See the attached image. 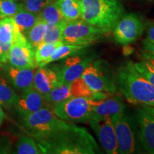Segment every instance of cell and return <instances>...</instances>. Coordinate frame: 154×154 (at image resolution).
I'll use <instances>...</instances> for the list:
<instances>
[{"label":"cell","mask_w":154,"mask_h":154,"mask_svg":"<svg viewBox=\"0 0 154 154\" xmlns=\"http://www.w3.org/2000/svg\"><path fill=\"white\" fill-rule=\"evenodd\" d=\"M43 153L95 154L98 143L84 127L61 119L52 131L36 140Z\"/></svg>","instance_id":"6da1fadb"},{"label":"cell","mask_w":154,"mask_h":154,"mask_svg":"<svg viewBox=\"0 0 154 154\" xmlns=\"http://www.w3.org/2000/svg\"><path fill=\"white\" fill-rule=\"evenodd\" d=\"M117 87L129 103L154 106V86L137 72L132 61L119 67Z\"/></svg>","instance_id":"7a4b0ae2"},{"label":"cell","mask_w":154,"mask_h":154,"mask_svg":"<svg viewBox=\"0 0 154 154\" xmlns=\"http://www.w3.org/2000/svg\"><path fill=\"white\" fill-rule=\"evenodd\" d=\"M82 7V19L109 32L122 16L124 8L119 0H79Z\"/></svg>","instance_id":"3957f363"},{"label":"cell","mask_w":154,"mask_h":154,"mask_svg":"<svg viewBox=\"0 0 154 154\" xmlns=\"http://www.w3.org/2000/svg\"><path fill=\"white\" fill-rule=\"evenodd\" d=\"M102 100L88 97H71L60 102L52 109L57 116L69 122H89L95 106Z\"/></svg>","instance_id":"277c9868"},{"label":"cell","mask_w":154,"mask_h":154,"mask_svg":"<svg viewBox=\"0 0 154 154\" xmlns=\"http://www.w3.org/2000/svg\"><path fill=\"white\" fill-rule=\"evenodd\" d=\"M81 77L94 91L106 94H113L116 91V79L110 66L104 61H92Z\"/></svg>","instance_id":"5b68a950"},{"label":"cell","mask_w":154,"mask_h":154,"mask_svg":"<svg viewBox=\"0 0 154 154\" xmlns=\"http://www.w3.org/2000/svg\"><path fill=\"white\" fill-rule=\"evenodd\" d=\"M103 34L100 29L83 19L71 22L65 20L62 28V41L65 44L87 47L97 41Z\"/></svg>","instance_id":"8992f818"},{"label":"cell","mask_w":154,"mask_h":154,"mask_svg":"<svg viewBox=\"0 0 154 154\" xmlns=\"http://www.w3.org/2000/svg\"><path fill=\"white\" fill-rule=\"evenodd\" d=\"M116 137L117 153L130 154L137 149L138 129L133 124L131 119L126 111L113 116L111 118Z\"/></svg>","instance_id":"52a82bcc"},{"label":"cell","mask_w":154,"mask_h":154,"mask_svg":"<svg viewBox=\"0 0 154 154\" xmlns=\"http://www.w3.org/2000/svg\"><path fill=\"white\" fill-rule=\"evenodd\" d=\"M113 29L116 42L126 45L135 42L142 35L145 24L138 15L131 13L121 17Z\"/></svg>","instance_id":"ba28073f"},{"label":"cell","mask_w":154,"mask_h":154,"mask_svg":"<svg viewBox=\"0 0 154 154\" xmlns=\"http://www.w3.org/2000/svg\"><path fill=\"white\" fill-rule=\"evenodd\" d=\"M89 124L106 153H117L118 145L111 118L92 117L89 121Z\"/></svg>","instance_id":"9c48e42d"},{"label":"cell","mask_w":154,"mask_h":154,"mask_svg":"<svg viewBox=\"0 0 154 154\" xmlns=\"http://www.w3.org/2000/svg\"><path fill=\"white\" fill-rule=\"evenodd\" d=\"M61 84H63L59 66H38L35 71L33 88L43 96Z\"/></svg>","instance_id":"30bf717a"},{"label":"cell","mask_w":154,"mask_h":154,"mask_svg":"<svg viewBox=\"0 0 154 154\" xmlns=\"http://www.w3.org/2000/svg\"><path fill=\"white\" fill-rule=\"evenodd\" d=\"M94 56L78 55L77 54L66 58L60 66L62 84H69L82 76L83 72L94 61Z\"/></svg>","instance_id":"8fae6325"},{"label":"cell","mask_w":154,"mask_h":154,"mask_svg":"<svg viewBox=\"0 0 154 154\" xmlns=\"http://www.w3.org/2000/svg\"><path fill=\"white\" fill-rule=\"evenodd\" d=\"M8 62L17 68L36 69L34 49L26 39L15 42L9 51Z\"/></svg>","instance_id":"7c38bea8"},{"label":"cell","mask_w":154,"mask_h":154,"mask_svg":"<svg viewBox=\"0 0 154 154\" xmlns=\"http://www.w3.org/2000/svg\"><path fill=\"white\" fill-rule=\"evenodd\" d=\"M136 120L142 147L148 153L154 154V120L140 106L136 109Z\"/></svg>","instance_id":"4fadbf2b"},{"label":"cell","mask_w":154,"mask_h":154,"mask_svg":"<svg viewBox=\"0 0 154 154\" xmlns=\"http://www.w3.org/2000/svg\"><path fill=\"white\" fill-rule=\"evenodd\" d=\"M47 105L44 96L32 87L22 91V96H19L14 108L24 117L47 106Z\"/></svg>","instance_id":"5bb4252c"},{"label":"cell","mask_w":154,"mask_h":154,"mask_svg":"<svg viewBox=\"0 0 154 154\" xmlns=\"http://www.w3.org/2000/svg\"><path fill=\"white\" fill-rule=\"evenodd\" d=\"M126 109L124 101L120 96L106 97L97 104L93 110L92 117H111L123 112Z\"/></svg>","instance_id":"9a60e30c"},{"label":"cell","mask_w":154,"mask_h":154,"mask_svg":"<svg viewBox=\"0 0 154 154\" xmlns=\"http://www.w3.org/2000/svg\"><path fill=\"white\" fill-rule=\"evenodd\" d=\"M35 71L36 69L10 66L8 70V74L13 86L18 90L24 91L33 87Z\"/></svg>","instance_id":"2e32d148"},{"label":"cell","mask_w":154,"mask_h":154,"mask_svg":"<svg viewBox=\"0 0 154 154\" xmlns=\"http://www.w3.org/2000/svg\"><path fill=\"white\" fill-rule=\"evenodd\" d=\"M11 17H5L0 23V43L12 44L17 42L26 40Z\"/></svg>","instance_id":"e0dca14e"},{"label":"cell","mask_w":154,"mask_h":154,"mask_svg":"<svg viewBox=\"0 0 154 154\" xmlns=\"http://www.w3.org/2000/svg\"><path fill=\"white\" fill-rule=\"evenodd\" d=\"M56 2L67 22L82 19V7L79 0H56Z\"/></svg>","instance_id":"ac0fdd59"},{"label":"cell","mask_w":154,"mask_h":154,"mask_svg":"<svg viewBox=\"0 0 154 154\" xmlns=\"http://www.w3.org/2000/svg\"><path fill=\"white\" fill-rule=\"evenodd\" d=\"M38 19H42L47 24H57L65 19L55 1L49 2L38 14Z\"/></svg>","instance_id":"d6986e66"},{"label":"cell","mask_w":154,"mask_h":154,"mask_svg":"<svg viewBox=\"0 0 154 154\" xmlns=\"http://www.w3.org/2000/svg\"><path fill=\"white\" fill-rule=\"evenodd\" d=\"M11 18L16 23L17 27L21 33H22L24 35L38 20L37 14L31 12L23 7Z\"/></svg>","instance_id":"ffe728a7"},{"label":"cell","mask_w":154,"mask_h":154,"mask_svg":"<svg viewBox=\"0 0 154 154\" xmlns=\"http://www.w3.org/2000/svg\"><path fill=\"white\" fill-rule=\"evenodd\" d=\"M86 46H79L73 45V44H69L63 43L62 45L59 46L57 49L54 51L48 59L46 60L40 66H47L50 63H52L54 61H57L61 59H66V57L70 56L79 53L82 50L86 49Z\"/></svg>","instance_id":"44dd1931"},{"label":"cell","mask_w":154,"mask_h":154,"mask_svg":"<svg viewBox=\"0 0 154 154\" xmlns=\"http://www.w3.org/2000/svg\"><path fill=\"white\" fill-rule=\"evenodd\" d=\"M47 26V23L38 19L37 22L24 34L27 42L34 49L43 43Z\"/></svg>","instance_id":"7402d4cb"},{"label":"cell","mask_w":154,"mask_h":154,"mask_svg":"<svg viewBox=\"0 0 154 154\" xmlns=\"http://www.w3.org/2000/svg\"><path fill=\"white\" fill-rule=\"evenodd\" d=\"M44 96L47 104L54 106L69 98L72 97L71 92V83L63 84L57 86Z\"/></svg>","instance_id":"603a6c76"},{"label":"cell","mask_w":154,"mask_h":154,"mask_svg":"<svg viewBox=\"0 0 154 154\" xmlns=\"http://www.w3.org/2000/svg\"><path fill=\"white\" fill-rule=\"evenodd\" d=\"M19 96L5 79L0 77V106L5 108L14 106Z\"/></svg>","instance_id":"cb8c5ba5"},{"label":"cell","mask_w":154,"mask_h":154,"mask_svg":"<svg viewBox=\"0 0 154 154\" xmlns=\"http://www.w3.org/2000/svg\"><path fill=\"white\" fill-rule=\"evenodd\" d=\"M63 42L56 43H42L34 49V58L36 67L40 66L54 53L59 46L62 45Z\"/></svg>","instance_id":"d4e9b609"},{"label":"cell","mask_w":154,"mask_h":154,"mask_svg":"<svg viewBox=\"0 0 154 154\" xmlns=\"http://www.w3.org/2000/svg\"><path fill=\"white\" fill-rule=\"evenodd\" d=\"M16 148L17 153L19 154L43 153L37 142L35 141L32 138L26 136H23L19 138Z\"/></svg>","instance_id":"484cf974"},{"label":"cell","mask_w":154,"mask_h":154,"mask_svg":"<svg viewBox=\"0 0 154 154\" xmlns=\"http://www.w3.org/2000/svg\"><path fill=\"white\" fill-rule=\"evenodd\" d=\"M64 21L57 24H47L43 43H56L63 42L62 28Z\"/></svg>","instance_id":"4316f807"},{"label":"cell","mask_w":154,"mask_h":154,"mask_svg":"<svg viewBox=\"0 0 154 154\" xmlns=\"http://www.w3.org/2000/svg\"><path fill=\"white\" fill-rule=\"evenodd\" d=\"M22 8V4L14 0H0V14L5 17H12Z\"/></svg>","instance_id":"83f0119b"},{"label":"cell","mask_w":154,"mask_h":154,"mask_svg":"<svg viewBox=\"0 0 154 154\" xmlns=\"http://www.w3.org/2000/svg\"><path fill=\"white\" fill-rule=\"evenodd\" d=\"M137 72L154 86V67L145 60L134 63Z\"/></svg>","instance_id":"f1b7e54d"},{"label":"cell","mask_w":154,"mask_h":154,"mask_svg":"<svg viewBox=\"0 0 154 154\" xmlns=\"http://www.w3.org/2000/svg\"><path fill=\"white\" fill-rule=\"evenodd\" d=\"M22 2L23 8L37 14L44 6L49 2L48 0H23Z\"/></svg>","instance_id":"f546056e"},{"label":"cell","mask_w":154,"mask_h":154,"mask_svg":"<svg viewBox=\"0 0 154 154\" xmlns=\"http://www.w3.org/2000/svg\"><path fill=\"white\" fill-rule=\"evenodd\" d=\"M142 44L143 46V51L154 56V42H150L144 39Z\"/></svg>","instance_id":"4dcf8cb0"},{"label":"cell","mask_w":154,"mask_h":154,"mask_svg":"<svg viewBox=\"0 0 154 154\" xmlns=\"http://www.w3.org/2000/svg\"><path fill=\"white\" fill-rule=\"evenodd\" d=\"M145 39L150 42H154V23L149 25L146 32V37Z\"/></svg>","instance_id":"1f68e13d"},{"label":"cell","mask_w":154,"mask_h":154,"mask_svg":"<svg viewBox=\"0 0 154 154\" xmlns=\"http://www.w3.org/2000/svg\"><path fill=\"white\" fill-rule=\"evenodd\" d=\"M141 56L142 57H143V60L148 61V62L151 63L152 66L154 67V56L153 55L150 54L146 52L145 51H142Z\"/></svg>","instance_id":"d6a6232c"},{"label":"cell","mask_w":154,"mask_h":154,"mask_svg":"<svg viewBox=\"0 0 154 154\" xmlns=\"http://www.w3.org/2000/svg\"><path fill=\"white\" fill-rule=\"evenodd\" d=\"M140 106L143 109L144 111H146L151 116V117L154 120V106H151L148 105H144V104H140Z\"/></svg>","instance_id":"836d02e7"},{"label":"cell","mask_w":154,"mask_h":154,"mask_svg":"<svg viewBox=\"0 0 154 154\" xmlns=\"http://www.w3.org/2000/svg\"><path fill=\"white\" fill-rule=\"evenodd\" d=\"M7 62H8V60L6 59L5 57L3 54L2 50L1 43H0V68H1V67H2L4 65L6 64Z\"/></svg>","instance_id":"e575fe53"},{"label":"cell","mask_w":154,"mask_h":154,"mask_svg":"<svg viewBox=\"0 0 154 154\" xmlns=\"http://www.w3.org/2000/svg\"><path fill=\"white\" fill-rule=\"evenodd\" d=\"M133 51H134V48L128 46V44H126V46L124 48V50H123V52L125 55H130Z\"/></svg>","instance_id":"d590c367"},{"label":"cell","mask_w":154,"mask_h":154,"mask_svg":"<svg viewBox=\"0 0 154 154\" xmlns=\"http://www.w3.org/2000/svg\"><path fill=\"white\" fill-rule=\"evenodd\" d=\"M5 115L2 110V108L1 106H0V126L2 125V123L4 119H5Z\"/></svg>","instance_id":"8d00e7d4"},{"label":"cell","mask_w":154,"mask_h":154,"mask_svg":"<svg viewBox=\"0 0 154 154\" xmlns=\"http://www.w3.org/2000/svg\"><path fill=\"white\" fill-rule=\"evenodd\" d=\"M4 18V17L2 16L1 14H0V23H1V22H2V19Z\"/></svg>","instance_id":"74e56055"},{"label":"cell","mask_w":154,"mask_h":154,"mask_svg":"<svg viewBox=\"0 0 154 154\" xmlns=\"http://www.w3.org/2000/svg\"><path fill=\"white\" fill-rule=\"evenodd\" d=\"M14 1H16V2H22L23 0H14Z\"/></svg>","instance_id":"f35d334b"},{"label":"cell","mask_w":154,"mask_h":154,"mask_svg":"<svg viewBox=\"0 0 154 154\" xmlns=\"http://www.w3.org/2000/svg\"><path fill=\"white\" fill-rule=\"evenodd\" d=\"M48 1H49V2H51V1H55V0H48Z\"/></svg>","instance_id":"ab89813d"}]
</instances>
